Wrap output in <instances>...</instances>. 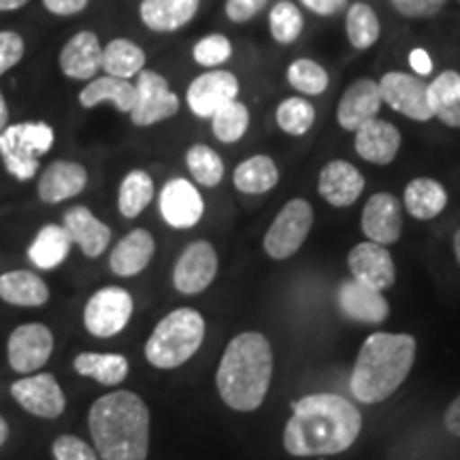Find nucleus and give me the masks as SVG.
I'll return each mask as SVG.
<instances>
[{"label": "nucleus", "instance_id": "1", "mask_svg": "<svg viewBox=\"0 0 460 460\" xmlns=\"http://www.w3.org/2000/svg\"><path fill=\"white\" fill-rule=\"evenodd\" d=\"M362 429L360 411L339 394H309L292 402L284 447L292 456H331L349 450Z\"/></svg>", "mask_w": 460, "mask_h": 460}, {"label": "nucleus", "instance_id": "2", "mask_svg": "<svg viewBox=\"0 0 460 460\" xmlns=\"http://www.w3.org/2000/svg\"><path fill=\"white\" fill-rule=\"evenodd\" d=\"M88 429L101 460H146L149 452V410L130 390L109 393L94 401Z\"/></svg>", "mask_w": 460, "mask_h": 460}, {"label": "nucleus", "instance_id": "3", "mask_svg": "<svg viewBox=\"0 0 460 460\" xmlns=\"http://www.w3.org/2000/svg\"><path fill=\"white\" fill-rule=\"evenodd\" d=\"M271 377V343L261 332H241L224 349L216 384L230 410L254 411L267 399Z\"/></svg>", "mask_w": 460, "mask_h": 460}, {"label": "nucleus", "instance_id": "4", "mask_svg": "<svg viewBox=\"0 0 460 460\" xmlns=\"http://www.w3.org/2000/svg\"><path fill=\"white\" fill-rule=\"evenodd\" d=\"M413 360H416V339L411 335L373 332L362 343L356 358L349 390L367 405L386 401L410 376Z\"/></svg>", "mask_w": 460, "mask_h": 460}, {"label": "nucleus", "instance_id": "5", "mask_svg": "<svg viewBox=\"0 0 460 460\" xmlns=\"http://www.w3.org/2000/svg\"><path fill=\"white\" fill-rule=\"evenodd\" d=\"M205 320L197 309L181 307L164 315L146 343V358L156 369H177L199 352Z\"/></svg>", "mask_w": 460, "mask_h": 460}, {"label": "nucleus", "instance_id": "6", "mask_svg": "<svg viewBox=\"0 0 460 460\" xmlns=\"http://www.w3.org/2000/svg\"><path fill=\"white\" fill-rule=\"evenodd\" d=\"M56 132L45 122L9 124L0 135V158L4 169L17 181H28L37 175L39 160L54 147Z\"/></svg>", "mask_w": 460, "mask_h": 460}, {"label": "nucleus", "instance_id": "7", "mask_svg": "<svg viewBox=\"0 0 460 460\" xmlns=\"http://www.w3.org/2000/svg\"><path fill=\"white\" fill-rule=\"evenodd\" d=\"M314 226V209L305 199H292L284 205L267 234H264V252L273 261H286L295 256L307 239Z\"/></svg>", "mask_w": 460, "mask_h": 460}, {"label": "nucleus", "instance_id": "8", "mask_svg": "<svg viewBox=\"0 0 460 460\" xmlns=\"http://www.w3.org/2000/svg\"><path fill=\"white\" fill-rule=\"evenodd\" d=\"M132 296L119 286H105L90 296L84 307V324L90 335L109 339L122 332L132 315Z\"/></svg>", "mask_w": 460, "mask_h": 460}, {"label": "nucleus", "instance_id": "9", "mask_svg": "<svg viewBox=\"0 0 460 460\" xmlns=\"http://www.w3.org/2000/svg\"><path fill=\"white\" fill-rule=\"evenodd\" d=\"M137 101L130 111L135 126H154L164 122L180 111V96L171 92L169 82L156 71H143L137 75Z\"/></svg>", "mask_w": 460, "mask_h": 460}, {"label": "nucleus", "instance_id": "10", "mask_svg": "<svg viewBox=\"0 0 460 460\" xmlns=\"http://www.w3.org/2000/svg\"><path fill=\"white\" fill-rule=\"evenodd\" d=\"M54 352V332L41 322H26L9 335L7 358L11 369L22 376L39 371Z\"/></svg>", "mask_w": 460, "mask_h": 460}, {"label": "nucleus", "instance_id": "11", "mask_svg": "<svg viewBox=\"0 0 460 460\" xmlns=\"http://www.w3.org/2000/svg\"><path fill=\"white\" fill-rule=\"evenodd\" d=\"M11 396L22 410L43 420L60 418L66 410V396L51 373H34L11 384Z\"/></svg>", "mask_w": 460, "mask_h": 460}, {"label": "nucleus", "instance_id": "12", "mask_svg": "<svg viewBox=\"0 0 460 460\" xmlns=\"http://www.w3.org/2000/svg\"><path fill=\"white\" fill-rule=\"evenodd\" d=\"M379 84L382 101L390 109L416 119V122H429L433 118V109L429 102V84L410 73H386Z\"/></svg>", "mask_w": 460, "mask_h": 460}, {"label": "nucleus", "instance_id": "13", "mask_svg": "<svg viewBox=\"0 0 460 460\" xmlns=\"http://www.w3.org/2000/svg\"><path fill=\"white\" fill-rule=\"evenodd\" d=\"M217 273L216 247L209 241H194L181 252L172 269V286L181 295H200L211 286Z\"/></svg>", "mask_w": 460, "mask_h": 460}, {"label": "nucleus", "instance_id": "14", "mask_svg": "<svg viewBox=\"0 0 460 460\" xmlns=\"http://www.w3.org/2000/svg\"><path fill=\"white\" fill-rule=\"evenodd\" d=\"M239 82L228 71H207L190 84L186 101L190 111L199 118H211L217 109L237 101Z\"/></svg>", "mask_w": 460, "mask_h": 460}, {"label": "nucleus", "instance_id": "15", "mask_svg": "<svg viewBox=\"0 0 460 460\" xmlns=\"http://www.w3.org/2000/svg\"><path fill=\"white\" fill-rule=\"evenodd\" d=\"M360 228L373 243H396L402 233V211L396 197L388 192L373 194L362 209Z\"/></svg>", "mask_w": 460, "mask_h": 460}, {"label": "nucleus", "instance_id": "16", "mask_svg": "<svg viewBox=\"0 0 460 460\" xmlns=\"http://www.w3.org/2000/svg\"><path fill=\"white\" fill-rule=\"evenodd\" d=\"M382 92L379 84L373 79H356L348 90L343 92L337 107V122L343 130L356 132L371 119H376L382 109Z\"/></svg>", "mask_w": 460, "mask_h": 460}, {"label": "nucleus", "instance_id": "17", "mask_svg": "<svg viewBox=\"0 0 460 460\" xmlns=\"http://www.w3.org/2000/svg\"><path fill=\"white\" fill-rule=\"evenodd\" d=\"M160 214L172 228H192L205 214L203 197L188 180H171L160 192Z\"/></svg>", "mask_w": 460, "mask_h": 460}, {"label": "nucleus", "instance_id": "18", "mask_svg": "<svg viewBox=\"0 0 460 460\" xmlns=\"http://www.w3.org/2000/svg\"><path fill=\"white\" fill-rule=\"evenodd\" d=\"M348 267L356 281L373 288V290H388L394 284L396 269L386 245L373 243V241L358 243L349 252Z\"/></svg>", "mask_w": 460, "mask_h": 460}, {"label": "nucleus", "instance_id": "19", "mask_svg": "<svg viewBox=\"0 0 460 460\" xmlns=\"http://www.w3.org/2000/svg\"><path fill=\"white\" fill-rule=\"evenodd\" d=\"M339 307L345 318L360 324H382L390 314L386 296L356 279L343 281L339 288Z\"/></svg>", "mask_w": 460, "mask_h": 460}, {"label": "nucleus", "instance_id": "20", "mask_svg": "<svg viewBox=\"0 0 460 460\" xmlns=\"http://www.w3.org/2000/svg\"><path fill=\"white\" fill-rule=\"evenodd\" d=\"M365 190V177L354 164L345 160H332L322 169L318 192L332 207L354 205Z\"/></svg>", "mask_w": 460, "mask_h": 460}, {"label": "nucleus", "instance_id": "21", "mask_svg": "<svg viewBox=\"0 0 460 460\" xmlns=\"http://www.w3.org/2000/svg\"><path fill=\"white\" fill-rule=\"evenodd\" d=\"M88 186V171L84 164L71 160H56L43 171L39 180V199L48 205L75 199Z\"/></svg>", "mask_w": 460, "mask_h": 460}, {"label": "nucleus", "instance_id": "22", "mask_svg": "<svg viewBox=\"0 0 460 460\" xmlns=\"http://www.w3.org/2000/svg\"><path fill=\"white\" fill-rule=\"evenodd\" d=\"M102 68V45L92 31H82L60 51V71L66 77L85 82L94 79Z\"/></svg>", "mask_w": 460, "mask_h": 460}, {"label": "nucleus", "instance_id": "23", "mask_svg": "<svg viewBox=\"0 0 460 460\" xmlns=\"http://www.w3.org/2000/svg\"><path fill=\"white\" fill-rule=\"evenodd\" d=\"M65 230L75 245L84 252V256L99 258L111 243V228L101 222L88 207L77 205L65 214Z\"/></svg>", "mask_w": 460, "mask_h": 460}, {"label": "nucleus", "instance_id": "24", "mask_svg": "<svg viewBox=\"0 0 460 460\" xmlns=\"http://www.w3.org/2000/svg\"><path fill=\"white\" fill-rule=\"evenodd\" d=\"M356 154L371 164H390L401 149V132L386 119H371L356 130Z\"/></svg>", "mask_w": 460, "mask_h": 460}, {"label": "nucleus", "instance_id": "25", "mask_svg": "<svg viewBox=\"0 0 460 460\" xmlns=\"http://www.w3.org/2000/svg\"><path fill=\"white\" fill-rule=\"evenodd\" d=\"M156 252V241L146 228H135L119 239L109 256V267L119 278H135L152 262Z\"/></svg>", "mask_w": 460, "mask_h": 460}, {"label": "nucleus", "instance_id": "26", "mask_svg": "<svg viewBox=\"0 0 460 460\" xmlns=\"http://www.w3.org/2000/svg\"><path fill=\"white\" fill-rule=\"evenodd\" d=\"M200 0H143L141 22L154 32H175L192 22Z\"/></svg>", "mask_w": 460, "mask_h": 460}, {"label": "nucleus", "instance_id": "27", "mask_svg": "<svg viewBox=\"0 0 460 460\" xmlns=\"http://www.w3.org/2000/svg\"><path fill=\"white\" fill-rule=\"evenodd\" d=\"M137 101V88L128 79L111 77H96L79 92V105L84 109H94L102 102H111V105L122 113H130Z\"/></svg>", "mask_w": 460, "mask_h": 460}, {"label": "nucleus", "instance_id": "28", "mask_svg": "<svg viewBox=\"0 0 460 460\" xmlns=\"http://www.w3.org/2000/svg\"><path fill=\"white\" fill-rule=\"evenodd\" d=\"M0 301L15 307H41L49 301V288L32 271H7L0 275Z\"/></svg>", "mask_w": 460, "mask_h": 460}, {"label": "nucleus", "instance_id": "29", "mask_svg": "<svg viewBox=\"0 0 460 460\" xmlns=\"http://www.w3.org/2000/svg\"><path fill=\"white\" fill-rule=\"evenodd\" d=\"M71 245L73 241L68 237L65 226L48 224V226L39 230L37 237L28 247V261L41 271H51V269L60 267L66 261V256L71 254Z\"/></svg>", "mask_w": 460, "mask_h": 460}, {"label": "nucleus", "instance_id": "30", "mask_svg": "<svg viewBox=\"0 0 460 460\" xmlns=\"http://www.w3.org/2000/svg\"><path fill=\"white\" fill-rule=\"evenodd\" d=\"M73 369L82 377L94 379L102 386H119L128 377V360L122 354L82 352L75 356Z\"/></svg>", "mask_w": 460, "mask_h": 460}, {"label": "nucleus", "instance_id": "31", "mask_svg": "<svg viewBox=\"0 0 460 460\" xmlns=\"http://www.w3.org/2000/svg\"><path fill=\"white\" fill-rule=\"evenodd\" d=\"M402 203L416 220H433L446 209L447 192L439 181L429 180V177H418V180L407 183Z\"/></svg>", "mask_w": 460, "mask_h": 460}, {"label": "nucleus", "instance_id": "32", "mask_svg": "<svg viewBox=\"0 0 460 460\" xmlns=\"http://www.w3.org/2000/svg\"><path fill=\"white\" fill-rule=\"evenodd\" d=\"M429 102L433 118L450 128H460V75L456 71H444L429 84Z\"/></svg>", "mask_w": 460, "mask_h": 460}, {"label": "nucleus", "instance_id": "33", "mask_svg": "<svg viewBox=\"0 0 460 460\" xmlns=\"http://www.w3.org/2000/svg\"><path fill=\"white\" fill-rule=\"evenodd\" d=\"M234 188L243 194H264L279 181L278 164L269 156H252L234 169Z\"/></svg>", "mask_w": 460, "mask_h": 460}, {"label": "nucleus", "instance_id": "34", "mask_svg": "<svg viewBox=\"0 0 460 460\" xmlns=\"http://www.w3.org/2000/svg\"><path fill=\"white\" fill-rule=\"evenodd\" d=\"M102 68L111 77L130 79L146 68V51L128 39H113L102 48Z\"/></svg>", "mask_w": 460, "mask_h": 460}, {"label": "nucleus", "instance_id": "35", "mask_svg": "<svg viewBox=\"0 0 460 460\" xmlns=\"http://www.w3.org/2000/svg\"><path fill=\"white\" fill-rule=\"evenodd\" d=\"M154 199V180L149 177V172L135 169L124 177L119 183L118 192V209L124 217L141 216V211H146V207L152 203Z\"/></svg>", "mask_w": 460, "mask_h": 460}, {"label": "nucleus", "instance_id": "36", "mask_svg": "<svg viewBox=\"0 0 460 460\" xmlns=\"http://www.w3.org/2000/svg\"><path fill=\"white\" fill-rule=\"evenodd\" d=\"M345 31H348L349 43L356 49H369L379 39L382 24L379 17L367 3H354L348 9V20H345Z\"/></svg>", "mask_w": 460, "mask_h": 460}, {"label": "nucleus", "instance_id": "37", "mask_svg": "<svg viewBox=\"0 0 460 460\" xmlns=\"http://www.w3.org/2000/svg\"><path fill=\"white\" fill-rule=\"evenodd\" d=\"M250 126V111L243 102L230 101L211 115V128L217 141L237 143Z\"/></svg>", "mask_w": 460, "mask_h": 460}, {"label": "nucleus", "instance_id": "38", "mask_svg": "<svg viewBox=\"0 0 460 460\" xmlns=\"http://www.w3.org/2000/svg\"><path fill=\"white\" fill-rule=\"evenodd\" d=\"M275 119H278V126L286 135L303 137L312 130L315 122V109L312 102L301 99V96H292V99L281 101L278 111H275Z\"/></svg>", "mask_w": 460, "mask_h": 460}, {"label": "nucleus", "instance_id": "39", "mask_svg": "<svg viewBox=\"0 0 460 460\" xmlns=\"http://www.w3.org/2000/svg\"><path fill=\"white\" fill-rule=\"evenodd\" d=\"M186 164L188 171L192 172V177L200 186L205 188H216L224 177V163L209 146H192L186 152Z\"/></svg>", "mask_w": 460, "mask_h": 460}, {"label": "nucleus", "instance_id": "40", "mask_svg": "<svg viewBox=\"0 0 460 460\" xmlns=\"http://www.w3.org/2000/svg\"><path fill=\"white\" fill-rule=\"evenodd\" d=\"M288 84L295 90L303 92V94L318 96L329 88V73L318 62L301 58V60H295L288 66Z\"/></svg>", "mask_w": 460, "mask_h": 460}, {"label": "nucleus", "instance_id": "41", "mask_svg": "<svg viewBox=\"0 0 460 460\" xmlns=\"http://www.w3.org/2000/svg\"><path fill=\"white\" fill-rule=\"evenodd\" d=\"M269 26H271V37L281 45L295 43L303 32V15L296 4L281 0L271 9L269 15Z\"/></svg>", "mask_w": 460, "mask_h": 460}, {"label": "nucleus", "instance_id": "42", "mask_svg": "<svg viewBox=\"0 0 460 460\" xmlns=\"http://www.w3.org/2000/svg\"><path fill=\"white\" fill-rule=\"evenodd\" d=\"M192 56L200 66H217L233 56V45L224 34H209L194 45Z\"/></svg>", "mask_w": 460, "mask_h": 460}, {"label": "nucleus", "instance_id": "43", "mask_svg": "<svg viewBox=\"0 0 460 460\" xmlns=\"http://www.w3.org/2000/svg\"><path fill=\"white\" fill-rule=\"evenodd\" d=\"M51 454L56 460H101L94 447L75 435H60L51 444Z\"/></svg>", "mask_w": 460, "mask_h": 460}, {"label": "nucleus", "instance_id": "44", "mask_svg": "<svg viewBox=\"0 0 460 460\" xmlns=\"http://www.w3.org/2000/svg\"><path fill=\"white\" fill-rule=\"evenodd\" d=\"M24 39L13 31H0V77L20 65L24 58Z\"/></svg>", "mask_w": 460, "mask_h": 460}, {"label": "nucleus", "instance_id": "45", "mask_svg": "<svg viewBox=\"0 0 460 460\" xmlns=\"http://www.w3.org/2000/svg\"><path fill=\"white\" fill-rule=\"evenodd\" d=\"M447 0H393L394 9L405 17H433Z\"/></svg>", "mask_w": 460, "mask_h": 460}, {"label": "nucleus", "instance_id": "46", "mask_svg": "<svg viewBox=\"0 0 460 460\" xmlns=\"http://www.w3.org/2000/svg\"><path fill=\"white\" fill-rule=\"evenodd\" d=\"M267 7V0H226V15L234 24H243Z\"/></svg>", "mask_w": 460, "mask_h": 460}, {"label": "nucleus", "instance_id": "47", "mask_svg": "<svg viewBox=\"0 0 460 460\" xmlns=\"http://www.w3.org/2000/svg\"><path fill=\"white\" fill-rule=\"evenodd\" d=\"M45 9L54 15H77L88 7V0H43Z\"/></svg>", "mask_w": 460, "mask_h": 460}, {"label": "nucleus", "instance_id": "48", "mask_svg": "<svg viewBox=\"0 0 460 460\" xmlns=\"http://www.w3.org/2000/svg\"><path fill=\"white\" fill-rule=\"evenodd\" d=\"M410 65L413 68V73L420 75V77H427V75L433 73V58H430L429 51L422 49V48L411 49Z\"/></svg>", "mask_w": 460, "mask_h": 460}, {"label": "nucleus", "instance_id": "49", "mask_svg": "<svg viewBox=\"0 0 460 460\" xmlns=\"http://www.w3.org/2000/svg\"><path fill=\"white\" fill-rule=\"evenodd\" d=\"M301 3L318 15H335L345 7L348 0H301Z\"/></svg>", "mask_w": 460, "mask_h": 460}, {"label": "nucleus", "instance_id": "50", "mask_svg": "<svg viewBox=\"0 0 460 460\" xmlns=\"http://www.w3.org/2000/svg\"><path fill=\"white\" fill-rule=\"evenodd\" d=\"M444 422H446L447 433H452L454 437H460V394L450 402V407L446 410Z\"/></svg>", "mask_w": 460, "mask_h": 460}, {"label": "nucleus", "instance_id": "51", "mask_svg": "<svg viewBox=\"0 0 460 460\" xmlns=\"http://www.w3.org/2000/svg\"><path fill=\"white\" fill-rule=\"evenodd\" d=\"M7 126H9V107H7V101H4V94L0 92V135L7 130Z\"/></svg>", "mask_w": 460, "mask_h": 460}, {"label": "nucleus", "instance_id": "52", "mask_svg": "<svg viewBox=\"0 0 460 460\" xmlns=\"http://www.w3.org/2000/svg\"><path fill=\"white\" fill-rule=\"evenodd\" d=\"M28 3H31V0H0V11H17L26 7Z\"/></svg>", "mask_w": 460, "mask_h": 460}, {"label": "nucleus", "instance_id": "53", "mask_svg": "<svg viewBox=\"0 0 460 460\" xmlns=\"http://www.w3.org/2000/svg\"><path fill=\"white\" fill-rule=\"evenodd\" d=\"M7 439H9V424L7 420L0 416V447L7 444Z\"/></svg>", "mask_w": 460, "mask_h": 460}, {"label": "nucleus", "instance_id": "54", "mask_svg": "<svg viewBox=\"0 0 460 460\" xmlns=\"http://www.w3.org/2000/svg\"><path fill=\"white\" fill-rule=\"evenodd\" d=\"M454 252H456V261L460 264V228L456 230V234H454Z\"/></svg>", "mask_w": 460, "mask_h": 460}]
</instances>
